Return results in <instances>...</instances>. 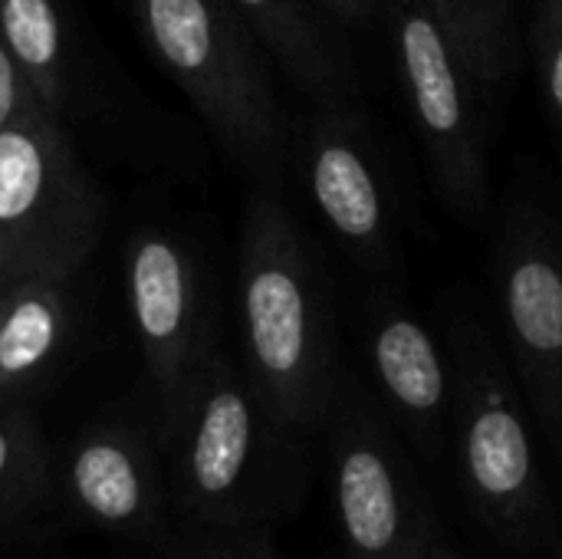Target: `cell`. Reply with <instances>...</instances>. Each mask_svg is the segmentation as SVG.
<instances>
[{"label":"cell","mask_w":562,"mask_h":559,"mask_svg":"<svg viewBox=\"0 0 562 559\" xmlns=\"http://www.w3.org/2000/svg\"><path fill=\"white\" fill-rule=\"evenodd\" d=\"M240 313L250 385L263 409L293 435L323 428L339 382L333 316L319 270L273 188H260L247 208Z\"/></svg>","instance_id":"obj_1"},{"label":"cell","mask_w":562,"mask_h":559,"mask_svg":"<svg viewBox=\"0 0 562 559\" xmlns=\"http://www.w3.org/2000/svg\"><path fill=\"white\" fill-rule=\"evenodd\" d=\"M286 432L231 362H204L198 389L171 425L168 504L191 534H247L296 507L300 478Z\"/></svg>","instance_id":"obj_2"},{"label":"cell","mask_w":562,"mask_h":559,"mask_svg":"<svg viewBox=\"0 0 562 559\" xmlns=\"http://www.w3.org/2000/svg\"><path fill=\"white\" fill-rule=\"evenodd\" d=\"M445 356L458 474L474 514L507 547H543L553 537V507L520 385L491 333L461 306L445 323Z\"/></svg>","instance_id":"obj_3"},{"label":"cell","mask_w":562,"mask_h":559,"mask_svg":"<svg viewBox=\"0 0 562 559\" xmlns=\"http://www.w3.org/2000/svg\"><path fill=\"white\" fill-rule=\"evenodd\" d=\"M142 33L221 145L260 188H277L286 122L250 26L227 0H138Z\"/></svg>","instance_id":"obj_4"},{"label":"cell","mask_w":562,"mask_h":559,"mask_svg":"<svg viewBox=\"0 0 562 559\" xmlns=\"http://www.w3.org/2000/svg\"><path fill=\"white\" fill-rule=\"evenodd\" d=\"M323 428L346 559L425 557L438 521L392 418L356 379L339 376Z\"/></svg>","instance_id":"obj_5"},{"label":"cell","mask_w":562,"mask_h":559,"mask_svg":"<svg viewBox=\"0 0 562 559\" xmlns=\"http://www.w3.org/2000/svg\"><path fill=\"white\" fill-rule=\"evenodd\" d=\"M392 36L435 188L458 221L477 224L491 211L494 194L484 82L451 33L418 0H395Z\"/></svg>","instance_id":"obj_6"},{"label":"cell","mask_w":562,"mask_h":559,"mask_svg":"<svg viewBox=\"0 0 562 559\" xmlns=\"http://www.w3.org/2000/svg\"><path fill=\"white\" fill-rule=\"evenodd\" d=\"M95 201L56 119L0 128V290L23 277L63 280L89 250Z\"/></svg>","instance_id":"obj_7"},{"label":"cell","mask_w":562,"mask_h":559,"mask_svg":"<svg viewBox=\"0 0 562 559\" xmlns=\"http://www.w3.org/2000/svg\"><path fill=\"white\" fill-rule=\"evenodd\" d=\"M497 310L520 395L562 461V231L537 204L504 217Z\"/></svg>","instance_id":"obj_8"},{"label":"cell","mask_w":562,"mask_h":559,"mask_svg":"<svg viewBox=\"0 0 562 559\" xmlns=\"http://www.w3.org/2000/svg\"><path fill=\"white\" fill-rule=\"evenodd\" d=\"M125 290L132 326L171 428L207 362L198 346V287L188 250L158 231L135 234L125 250Z\"/></svg>","instance_id":"obj_9"},{"label":"cell","mask_w":562,"mask_h":559,"mask_svg":"<svg viewBox=\"0 0 562 559\" xmlns=\"http://www.w3.org/2000/svg\"><path fill=\"white\" fill-rule=\"evenodd\" d=\"M323 109L306 132L310 194L333 234L369 270H392L398 241L385 171L359 122L342 112V102Z\"/></svg>","instance_id":"obj_10"},{"label":"cell","mask_w":562,"mask_h":559,"mask_svg":"<svg viewBox=\"0 0 562 559\" xmlns=\"http://www.w3.org/2000/svg\"><path fill=\"white\" fill-rule=\"evenodd\" d=\"M369 362L389 418L425 461H441L451 441V372L431 329L398 297H375L369 313Z\"/></svg>","instance_id":"obj_11"},{"label":"cell","mask_w":562,"mask_h":559,"mask_svg":"<svg viewBox=\"0 0 562 559\" xmlns=\"http://www.w3.org/2000/svg\"><path fill=\"white\" fill-rule=\"evenodd\" d=\"M66 494L82 521L125 537L161 530L171 507L148 445L128 428H95L72 445Z\"/></svg>","instance_id":"obj_12"},{"label":"cell","mask_w":562,"mask_h":559,"mask_svg":"<svg viewBox=\"0 0 562 559\" xmlns=\"http://www.w3.org/2000/svg\"><path fill=\"white\" fill-rule=\"evenodd\" d=\"M257 40L316 102L336 105L352 92L349 63L333 49L303 0H227Z\"/></svg>","instance_id":"obj_13"},{"label":"cell","mask_w":562,"mask_h":559,"mask_svg":"<svg viewBox=\"0 0 562 559\" xmlns=\"http://www.w3.org/2000/svg\"><path fill=\"white\" fill-rule=\"evenodd\" d=\"M66 303L59 280L23 277L0 290V395L33 382L59 353Z\"/></svg>","instance_id":"obj_14"},{"label":"cell","mask_w":562,"mask_h":559,"mask_svg":"<svg viewBox=\"0 0 562 559\" xmlns=\"http://www.w3.org/2000/svg\"><path fill=\"white\" fill-rule=\"evenodd\" d=\"M0 36L40 105L56 119L66 99V53L56 0H0Z\"/></svg>","instance_id":"obj_15"},{"label":"cell","mask_w":562,"mask_h":559,"mask_svg":"<svg viewBox=\"0 0 562 559\" xmlns=\"http://www.w3.org/2000/svg\"><path fill=\"white\" fill-rule=\"evenodd\" d=\"M461 46L484 86H501L517 69L514 0H418Z\"/></svg>","instance_id":"obj_16"},{"label":"cell","mask_w":562,"mask_h":559,"mask_svg":"<svg viewBox=\"0 0 562 559\" xmlns=\"http://www.w3.org/2000/svg\"><path fill=\"white\" fill-rule=\"evenodd\" d=\"M43 478V445L26 415H0V521L30 504Z\"/></svg>","instance_id":"obj_17"},{"label":"cell","mask_w":562,"mask_h":559,"mask_svg":"<svg viewBox=\"0 0 562 559\" xmlns=\"http://www.w3.org/2000/svg\"><path fill=\"white\" fill-rule=\"evenodd\" d=\"M530 36L540 92L557 132L562 135V0H537Z\"/></svg>","instance_id":"obj_18"},{"label":"cell","mask_w":562,"mask_h":559,"mask_svg":"<svg viewBox=\"0 0 562 559\" xmlns=\"http://www.w3.org/2000/svg\"><path fill=\"white\" fill-rule=\"evenodd\" d=\"M40 112H46V109L40 105L33 86L26 82L23 69L16 66V59L10 56V49L0 36V128H7L20 119L40 115Z\"/></svg>","instance_id":"obj_19"},{"label":"cell","mask_w":562,"mask_h":559,"mask_svg":"<svg viewBox=\"0 0 562 559\" xmlns=\"http://www.w3.org/2000/svg\"><path fill=\"white\" fill-rule=\"evenodd\" d=\"M227 537H234L244 559H280L270 544V530H247V534H227Z\"/></svg>","instance_id":"obj_20"},{"label":"cell","mask_w":562,"mask_h":559,"mask_svg":"<svg viewBox=\"0 0 562 559\" xmlns=\"http://www.w3.org/2000/svg\"><path fill=\"white\" fill-rule=\"evenodd\" d=\"M319 3L346 20H362V16H372L382 0H319Z\"/></svg>","instance_id":"obj_21"},{"label":"cell","mask_w":562,"mask_h":559,"mask_svg":"<svg viewBox=\"0 0 562 559\" xmlns=\"http://www.w3.org/2000/svg\"><path fill=\"white\" fill-rule=\"evenodd\" d=\"M168 559H214V557H211V550H207V547H204V544H201L194 534H191V540H188V544H184V547H181L175 557H168Z\"/></svg>","instance_id":"obj_22"},{"label":"cell","mask_w":562,"mask_h":559,"mask_svg":"<svg viewBox=\"0 0 562 559\" xmlns=\"http://www.w3.org/2000/svg\"><path fill=\"white\" fill-rule=\"evenodd\" d=\"M422 559H458V557L451 554V547H445L441 540H435V544H431V547L425 550V557H422Z\"/></svg>","instance_id":"obj_23"}]
</instances>
